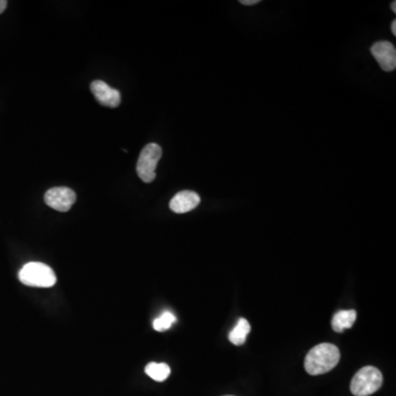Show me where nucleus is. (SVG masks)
<instances>
[{
    "instance_id": "nucleus-1",
    "label": "nucleus",
    "mask_w": 396,
    "mask_h": 396,
    "mask_svg": "<svg viewBox=\"0 0 396 396\" xmlns=\"http://www.w3.org/2000/svg\"><path fill=\"white\" fill-rule=\"evenodd\" d=\"M340 360V351L335 344H320L307 354L305 370L310 375L325 374L333 370Z\"/></svg>"
},
{
    "instance_id": "nucleus-2",
    "label": "nucleus",
    "mask_w": 396,
    "mask_h": 396,
    "mask_svg": "<svg viewBox=\"0 0 396 396\" xmlns=\"http://www.w3.org/2000/svg\"><path fill=\"white\" fill-rule=\"evenodd\" d=\"M19 280L24 285L33 287H52L56 283V276L45 263L29 262L19 272Z\"/></svg>"
},
{
    "instance_id": "nucleus-3",
    "label": "nucleus",
    "mask_w": 396,
    "mask_h": 396,
    "mask_svg": "<svg viewBox=\"0 0 396 396\" xmlns=\"http://www.w3.org/2000/svg\"><path fill=\"white\" fill-rule=\"evenodd\" d=\"M382 384L383 375L381 371L377 367L367 365L354 374L350 390L354 396H369L379 391Z\"/></svg>"
},
{
    "instance_id": "nucleus-4",
    "label": "nucleus",
    "mask_w": 396,
    "mask_h": 396,
    "mask_svg": "<svg viewBox=\"0 0 396 396\" xmlns=\"http://www.w3.org/2000/svg\"><path fill=\"white\" fill-rule=\"evenodd\" d=\"M161 157H162V149L157 143H149L142 149L138 164H136V173L141 181L145 183H151L155 181V176H157L155 170H157Z\"/></svg>"
},
{
    "instance_id": "nucleus-5",
    "label": "nucleus",
    "mask_w": 396,
    "mask_h": 396,
    "mask_svg": "<svg viewBox=\"0 0 396 396\" xmlns=\"http://www.w3.org/2000/svg\"><path fill=\"white\" fill-rule=\"evenodd\" d=\"M45 202L52 209L65 213L77 202V194L68 187H53L45 193Z\"/></svg>"
},
{
    "instance_id": "nucleus-6",
    "label": "nucleus",
    "mask_w": 396,
    "mask_h": 396,
    "mask_svg": "<svg viewBox=\"0 0 396 396\" xmlns=\"http://www.w3.org/2000/svg\"><path fill=\"white\" fill-rule=\"evenodd\" d=\"M90 90L100 105L109 108H117L120 105V93L109 86L105 81H93L90 84Z\"/></svg>"
},
{
    "instance_id": "nucleus-7",
    "label": "nucleus",
    "mask_w": 396,
    "mask_h": 396,
    "mask_svg": "<svg viewBox=\"0 0 396 396\" xmlns=\"http://www.w3.org/2000/svg\"><path fill=\"white\" fill-rule=\"evenodd\" d=\"M371 53L378 61L380 68L386 72H392L396 68L395 47L388 41L374 43L371 47Z\"/></svg>"
},
{
    "instance_id": "nucleus-8",
    "label": "nucleus",
    "mask_w": 396,
    "mask_h": 396,
    "mask_svg": "<svg viewBox=\"0 0 396 396\" xmlns=\"http://www.w3.org/2000/svg\"><path fill=\"white\" fill-rule=\"evenodd\" d=\"M200 203V195L192 191H183V192L177 193L171 200L170 208L174 213L185 214L195 209Z\"/></svg>"
},
{
    "instance_id": "nucleus-9",
    "label": "nucleus",
    "mask_w": 396,
    "mask_h": 396,
    "mask_svg": "<svg viewBox=\"0 0 396 396\" xmlns=\"http://www.w3.org/2000/svg\"><path fill=\"white\" fill-rule=\"evenodd\" d=\"M356 319H357L356 310H339L333 315L331 327L336 333H342L344 329L351 328Z\"/></svg>"
},
{
    "instance_id": "nucleus-10",
    "label": "nucleus",
    "mask_w": 396,
    "mask_h": 396,
    "mask_svg": "<svg viewBox=\"0 0 396 396\" xmlns=\"http://www.w3.org/2000/svg\"><path fill=\"white\" fill-rule=\"evenodd\" d=\"M250 331H251V326L248 323V320L244 319V318H240L238 323H237L236 327L229 333V340L235 346H241V344L246 342V339H247Z\"/></svg>"
},
{
    "instance_id": "nucleus-11",
    "label": "nucleus",
    "mask_w": 396,
    "mask_h": 396,
    "mask_svg": "<svg viewBox=\"0 0 396 396\" xmlns=\"http://www.w3.org/2000/svg\"><path fill=\"white\" fill-rule=\"evenodd\" d=\"M145 373L157 382H163L170 377L171 369L166 363H150L145 367Z\"/></svg>"
},
{
    "instance_id": "nucleus-12",
    "label": "nucleus",
    "mask_w": 396,
    "mask_h": 396,
    "mask_svg": "<svg viewBox=\"0 0 396 396\" xmlns=\"http://www.w3.org/2000/svg\"><path fill=\"white\" fill-rule=\"evenodd\" d=\"M176 322L175 316L170 312H164L160 317L153 320V328L157 331H168Z\"/></svg>"
},
{
    "instance_id": "nucleus-13",
    "label": "nucleus",
    "mask_w": 396,
    "mask_h": 396,
    "mask_svg": "<svg viewBox=\"0 0 396 396\" xmlns=\"http://www.w3.org/2000/svg\"><path fill=\"white\" fill-rule=\"evenodd\" d=\"M259 3H260L259 0H241V1H240V3L244 6H253Z\"/></svg>"
},
{
    "instance_id": "nucleus-14",
    "label": "nucleus",
    "mask_w": 396,
    "mask_h": 396,
    "mask_svg": "<svg viewBox=\"0 0 396 396\" xmlns=\"http://www.w3.org/2000/svg\"><path fill=\"white\" fill-rule=\"evenodd\" d=\"M7 5H8V3L6 0H0V13H3L6 10Z\"/></svg>"
},
{
    "instance_id": "nucleus-15",
    "label": "nucleus",
    "mask_w": 396,
    "mask_h": 396,
    "mask_svg": "<svg viewBox=\"0 0 396 396\" xmlns=\"http://www.w3.org/2000/svg\"><path fill=\"white\" fill-rule=\"evenodd\" d=\"M391 30L393 35H396V20H393V22H392Z\"/></svg>"
},
{
    "instance_id": "nucleus-16",
    "label": "nucleus",
    "mask_w": 396,
    "mask_h": 396,
    "mask_svg": "<svg viewBox=\"0 0 396 396\" xmlns=\"http://www.w3.org/2000/svg\"><path fill=\"white\" fill-rule=\"evenodd\" d=\"M391 8H392V10H393V13H396V3H395V1H393V3H391Z\"/></svg>"
},
{
    "instance_id": "nucleus-17",
    "label": "nucleus",
    "mask_w": 396,
    "mask_h": 396,
    "mask_svg": "<svg viewBox=\"0 0 396 396\" xmlns=\"http://www.w3.org/2000/svg\"><path fill=\"white\" fill-rule=\"evenodd\" d=\"M225 396H234V395H225Z\"/></svg>"
}]
</instances>
